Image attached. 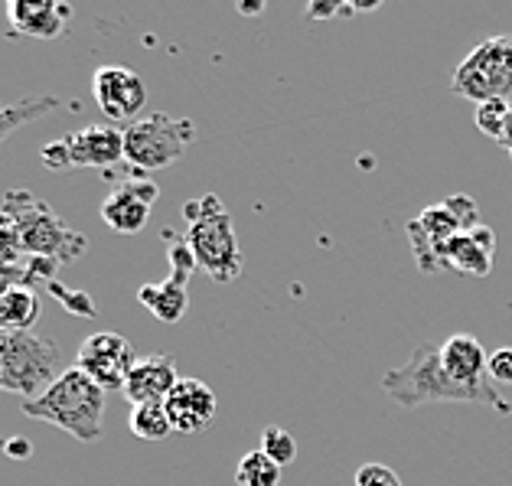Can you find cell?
Masks as SVG:
<instances>
[{
	"label": "cell",
	"mask_w": 512,
	"mask_h": 486,
	"mask_svg": "<svg viewBox=\"0 0 512 486\" xmlns=\"http://www.w3.org/2000/svg\"><path fill=\"white\" fill-rule=\"evenodd\" d=\"M382 389L405 408H418L428 402H480L509 411V402H503V395L496 392L493 382L464 385L447 376V369L441 366V346L434 343H421L408 363L385 372Z\"/></svg>",
	"instance_id": "obj_1"
},
{
	"label": "cell",
	"mask_w": 512,
	"mask_h": 486,
	"mask_svg": "<svg viewBox=\"0 0 512 486\" xmlns=\"http://www.w3.org/2000/svg\"><path fill=\"white\" fill-rule=\"evenodd\" d=\"M105 398L108 392L102 385H95L82 369L72 366L62 372L40 398L20 402V408L27 418H36V421H43V425L66 431L82 444H92L102 438Z\"/></svg>",
	"instance_id": "obj_2"
},
{
	"label": "cell",
	"mask_w": 512,
	"mask_h": 486,
	"mask_svg": "<svg viewBox=\"0 0 512 486\" xmlns=\"http://www.w3.org/2000/svg\"><path fill=\"white\" fill-rule=\"evenodd\" d=\"M183 216L190 222L186 242H190L199 271H206L212 281L229 284L242 274V248L235 239V226L226 203L216 193H203L183 206Z\"/></svg>",
	"instance_id": "obj_3"
},
{
	"label": "cell",
	"mask_w": 512,
	"mask_h": 486,
	"mask_svg": "<svg viewBox=\"0 0 512 486\" xmlns=\"http://www.w3.org/2000/svg\"><path fill=\"white\" fill-rule=\"evenodd\" d=\"M0 216L17 229L23 255L69 265V261H76L85 248H89L82 232L69 229L66 222H62L53 209H49L43 199H36L33 193H23V190L7 193L4 206H0Z\"/></svg>",
	"instance_id": "obj_4"
},
{
	"label": "cell",
	"mask_w": 512,
	"mask_h": 486,
	"mask_svg": "<svg viewBox=\"0 0 512 486\" xmlns=\"http://www.w3.org/2000/svg\"><path fill=\"white\" fill-rule=\"evenodd\" d=\"M62 353L53 340L36 333H4L0 330V369L4 392L20 395L23 402L40 398L62 376Z\"/></svg>",
	"instance_id": "obj_5"
},
{
	"label": "cell",
	"mask_w": 512,
	"mask_h": 486,
	"mask_svg": "<svg viewBox=\"0 0 512 486\" xmlns=\"http://www.w3.org/2000/svg\"><path fill=\"white\" fill-rule=\"evenodd\" d=\"M193 137L196 124L190 118H173L164 111L141 115L137 121L124 124V164L141 173L167 170L186 154Z\"/></svg>",
	"instance_id": "obj_6"
},
{
	"label": "cell",
	"mask_w": 512,
	"mask_h": 486,
	"mask_svg": "<svg viewBox=\"0 0 512 486\" xmlns=\"http://www.w3.org/2000/svg\"><path fill=\"white\" fill-rule=\"evenodd\" d=\"M451 89L470 102L512 105V36H493L460 62Z\"/></svg>",
	"instance_id": "obj_7"
},
{
	"label": "cell",
	"mask_w": 512,
	"mask_h": 486,
	"mask_svg": "<svg viewBox=\"0 0 512 486\" xmlns=\"http://www.w3.org/2000/svg\"><path fill=\"white\" fill-rule=\"evenodd\" d=\"M40 160L43 167L56 173L76 167L108 170L124 160V128H118V124H92V128L43 144Z\"/></svg>",
	"instance_id": "obj_8"
},
{
	"label": "cell",
	"mask_w": 512,
	"mask_h": 486,
	"mask_svg": "<svg viewBox=\"0 0 512 486\" xmlns=\"http://www.w3.org/2000/svg\"><path fill=\"white\" fill-rule=\"evenodd\" d=\"M134 366H137L134 346L124 340L121 333H111V330L92 333L89 340L79 346V356H76V369H82L85 376L95 385H102L105 392H121Z\"/></svg>",
	"instance_id": "obj_9"
},
{
	"label": "cell",
	"mask_w": 512,
	"mask_h": 486,
	"mask_svg": "<svg viewBox=\"0 0 512 486\" xmlns=\"http://www.w3.org/2000/svg\"><path fill=\"white\" fill-rule=\"evenodd\" d=\"M160 196V186L151 177H124L102 203V222L118 235H137L151 222V209Z\"/></svg>",
	"instance_id": "obj_10"
},
{
	"label": "cell",
	"mask_w": 512,
	"mask_h": 486,
	"mask_svg": "<svg viewBox=\"0 0 512 486\" xmlns=\"http://www.w3.org/2000/svg\"><path fill=\"white\" fill-rule=\"evenodd\" d=\"M92 92L95 102L102 108V115L108 121H124L131 124L141 118V111L147 105V85L128 66H102L92 76Z\"/></svg>",
	"instance_id": "obj_11"
},
{
	"label": "cell",
	"mask_w": 512,
	"mask_h": 486,
	"mask_svg": "<svg viewBox=\"0 0 512 486\" xmlns=\"http://www.w3.org/2000/svg\"><path fill=\"white\" fill-rule=\"evenodd\" d=\"M460 232L464 229H460V222L451 209H447V203L424 206L421 213L408 222V242H411V252L418 258V268L421 271H447L444 248Z\"/></svg>",
	"instance_id": "obj_12"
},
{
	"label": "cell",
	"mask_w": 512,
	"mask_h": 486,
	"mask_svg": "<svg viewBox=\"0 0 512 486\" xmlns=\"http://www.w3.org/2000/svg\"><path fill=\"white\" fill-rule=\"evenodd\" d=\"M164 408L177 434H199L212 425L219 402H216V392H212L203 379H180L173 385V392L167 395Z\"/></svg>",
	"instance_id": "obj_13"
},
{
	"label": "cell",
	"mask_w": 512,
	"mask_h": 486,
	"mask_svg": "<svg viewBox=\"0 0 512 486\" xmlns=\"http://www.w3.org/2000/svg\"><path fill=\"white\" fill-rule=\"evenodd\" d=\"M177 382H180V376H177L173 356L154 353V356L137 359V366L131 369V376L124 382L121 392L131 402V408L134 405H164Z\"/></svg>",
	"instance_id": "obj_14"
},
{
	"label": "cell",
	"mask_w": 512,
	"mask_h": 486,
	"mask_svg": "<svg viewBox=\"0 0 512 486\" xmlns=\"http://www.w3.org/2000/svg\"><path fill=\"white\" fill-rule=\"evenodd\" d=\"M7 20L20 36L30 40H56L72 20L69 4H56V0H10Z\"/></svg>",
	"instance_id": "obj_15"
},
{
	"label": "cell",
	"mask_w": 512,
	"mask_h": 486,
	"mask_svg": "<svg viewBox=\"0 0 512 486\" xmlns=\"http://www.w3.org/2000/svg\"><path fill=\"white\" fill-rule=\"evenodd\" d=\"M493 255H496V232L490 226H477L454 235L444 248V265L447 271L457 274H473V278H486L493 271Z\"/></svg>",
	"instance_id": "obj_16"
},
{
	"label": "cell",
	"mask_w": 512,
	"mask_h": 486,
	"mask_svg": "<svg viewBox=\"0 0 512 486\" xmlns=\"http://www.w3.org/2000/svg\"><path fill=\"white\" fill-rule=\"evenodd\" d=\"M486 363H490V353L483 350V343L473 333H454L441 343V366L457 382L464 385L490 382L486 379Z\"/></svg>",
	"instance_id": "obj_17"
},
{
	"label": "cell",
	"mask_w": 512,
	"mask_h": 486,
	"mask_svg": "<svg viewBox=\"0 0 512 486\" xmlns=\"http://www.w3.org/2000/svg\"><path fill=\"white\" fill-rule=\"evenodd\" d=\"M137 301L147 307L160 323H180L186 317V307H190V291L186 284L177 278L157 281V284H141L137 288Z\"/></svg>",
	"instance_id": "obj_18"
},
{
	"label": "cell",
	"mask_w": 512,
	"mask_h": 486,
	"mask_svg": "<svg viewBox=\"0 0 512 486\" xmlns=\"http://www.w3.org/2000/svg\"><path fill=\"white\" fill-rule=\"evenodd\" d=\"M43 314L40 294L27 284H17L0 294V330L4 333H30V327Z\"/></svg>",
	"instance_id": "obj_19"
},
{
	"label": "cell",
	"mask_w": 512,
	"mask_h": 486,
	"mask_svg": "<svg viewBox=\"0 0 512 486\" xmlns=\"http://www.w3.org/2000/svg\"><path fill=\"white\" fill-rule=\"evenodd\" d=\"M62 102L56 95H33V98H23V102L17 105H7L0 108V141H4L7 134H14L20 124L27 121H40L43 115H49V111H56Z\"/></svg>",
	"instance_id": "obj_20"
},
{
	"label": "cell",
	"mask_w": 512,
	"mask_h": 486,
	"mask_svg": "<svg viewBox=\"0 0 512 486\" xmlns=\"http://www.w3.org/2000/svg\"><path fill=\"white\" fill-rule=\"evenodd\" d=\"M128 425H131V434H134V438L151 441V444L167 441L170 434H173L170 415H167V408H164V405H134V408H131Z\"/></svg>",
	"instance_id": "obj_21"
},
{
	"label": "cell",
	"mask_w": 512,
	"mask_h": 486,
	"mask_svg": "<svg viewBox=\"0 0 512 486\" xmlns=\"http://www.w3.org/2000/svg\"><path fill=\"white\" fill-rule=\"evenodd\" d=\"M281 470L274 460L261 451H248L242 460H239V467H235V483L239 486H278L281 483Z\"/></svg>",
	"instance_id": "obj_22"
},
{
	"label": "cell",
	"mask_w": 512,
	"mask_h": 486,
	"mask_svg": "<svg viewBox=\"0 0 512 486\" xmlns=\"http://www.w3.org/2000/svg\"><path fill=\"white\" fill-rule=\"evenodd\" d=\"M164 242H167V258H170V278L190 284V278L199 271V265H196V255H193L190 242H186V235H177V232L167 229Z\"/></svg>",
	"instance_id": "obj_23"
},
{
	"label": "cell",
	"mask_w": 512,
	"mask_h": 486,
	"mask_svg": "<svg viewBox=\"0 0 512 486\" xmlns=\"http://www.w3.org/2000/svg\"><path fill=\"white\" fill-rule=\"evenodd\" d=\"M261 451H265L278 467H287V464H294V457H297V441L291 431L268 425L261 431Z\"/></svg>",
	"instance_id": "obj_24"
},
{
	"label": "cell",
	"mask_w": 512,
	"mask_h": 486,
	"mask_svg": "<svg viewBox=\"0 0 512 486\" xmlns=\"http://www.w3.org/2000/svg\"><path fill=\"white\" fill-rule=\"evenodd\" d=\"M509 108L512 105H506V102H483V105H477V115H473V121H477V128L486 137L499 141V137H503V128H506Z\"/></svg>",
	"instance_id": "obj_25"
},
{
	"label": "cell",
	"mask_w": 512,
	"mask_h": 486,
	"mask_svg": "<svg viewBox=\"0 0 512 486\" xmlns=\"http://www.w3.org/2000/svg\"><path fill=\"white\" fill-rule=\"evenodd\" d=\"M49 294H53L62 307H69V314H76V317H95V301L85 291H69V288H62L59 281H53V284H49Z\"/></svg>",
	"instance_id": "obj_26"
},
{
	"label": "cell",
	"mask_w": 512,
	"mask_h": 486,
	"mask_svg": "<svg viewBox=\"0 0 512 486\" xmlns=\"http://www.w3.org/2000/svg\"><path fill=\"white\" fill-rule=\"evenodd\" d=\"M447 203V209L457 216V222H460V229H477L480 226V209H477V199L473 196H447L444 199Z\"/></svg>",
	"instance_id": "obj_27"
},
{
	"label": "cell",
	"mask_w": 512,
	"mask_h": 486,
	"mask_svg": "<svg viewBox=\"0 0 512 486\" xmlns=\"http://www.w3.org/2000/svg\"><path fill=\"white\" fill-rule=\"evenodd\" d=\"M486 379L493 385H512V346H499L486 363Z\"/></svg>",
	"instance_id": "obj_28"
},
{
	"label": "cell",
	"mask_w": 512,
	"mask_h": 486,
	"mask_svg": "<svg viewBox=\"0 0 512 486\" xmlns=\"http://www.w3.org/2000/svg\"><path fill=\"white\" fill-rule=\"evenodd\" d=\"M356 486H402V480L385 464H362L356 470Z\"/></svg>",
	"instance_id": "obj_29"
},
{
	"label": "cell",
	"mask_w": 512,
	"mask_h": 486,
	"mask_svg": "<svg viewBox=\"0 0 512 486\" xmlns=\"http://www.w3.org/2000/svg\"><path fill=\"white\" fill-rule=\"evenodd\" d=\"M4 451H7L10 457H14V454H17V457H27V454H30V441H27V438H10Z\"/></svg>",
	"instance_id": "obj_30"
},
{
	"label": "cell",
	"mask_w": 512,
	"mask_h": 486,
	"mask_svg": "<svg viewBox=\"0 0 512 486\" xmlns=\"http://www.w3.org/2000/svg\"><path fill=\"white\" fill-rule=\"evenodd\" d=\"M499 144H503L506 151L512 147V108H509V118H506V128H503V137H499Z\"/></svg>",
	"instance_id": "obj_31"
},
{
	"label": "cell",
	"mask_w": 512,
	"mask_h": 486,
	"mask_svg": "<svg viewBox=\"0 0 512 486\" xmlns=\"http://www.w3.org/2000/svg\"><path fill=\"white\" fill-rule=\"evenodd\" d=\"M0 389H4V369H0Z\"/></svg>",
	"instance_id": "obj_32"
},
{
	"label": "cell",
	"mask_w": 512,
	"mask_h": 486,
	"mask_svg": "<svg viewBox=\"0 0 512 486\" xmlns=\"http://www.w3.org/2000/svg\"><path fill=\"white\" fill-rule=\"evenodd\" d=\"M509 160H512V147H509Z\"/></svg>",
	"instance_id": "obj_33"
}]
</instances>
